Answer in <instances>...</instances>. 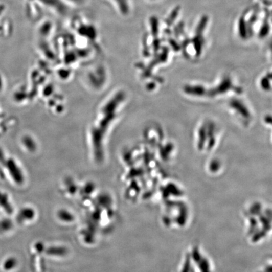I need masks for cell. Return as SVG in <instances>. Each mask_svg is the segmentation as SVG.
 I'll list each match as a JSON object with an SVG mask.
<instances>
[{
  "mask_svg": "<svg viewBox=\"0 0 272 272\" xmlns=\"http://www.w3.org/2000/svg\"><path fill=\"white\" fill-rule=\"evenodd\" d=\"M12 223L9 220L4 219L0 221V231L1 232H7L12 228Z\"/></svg>",
  "mask_w": 272,
  "mask_h": 272,
  "instance_id": "5",
  "label": "cell"
},
{
  "mask_svg": "<svg viewBox=\"0 0 272 272\" xmlns=\"http://www.w3.org/2000/svg\"><path fill=\"white\" fill-rule=\"evenodd\" d=\"M18 261L14 257H9L3 263L2 267L7 271H12L17 267Z\"/></svg>",
  "mask_w": 272,
  "mask_h": 272,
  "instance_id": "3",
  "label": "cell"
},
{
  "mask_svg": "<svg viewBox=\"0 0 272 272\" xmlns=\"http://www.w3.org/2000/svg\"><path fill=\"white\" fill-rule=\"evenodd\" d=\"M0 208H2L7 214L12 215L13 213V206L10 202L9 195L1 190H0Z\"/></svg>",
  "mask_w": 272,
  "mask_h": 272,
  "instance_id": "2",
  "label": "cell"
},
{
  "mask_svg": "<svg viewBox=\"0 0 272 272\" xmlns=\"http://www.w3.org/2000/svg\"><path fill=\"white\" fill-rule=\"evenodd\" d=\"M35 213L33 209L25 207L18 212L17 221L19 224H24L26 222L31 221L35 218Z\"/></svg>",
  "mask_w": 272,
  "mask_h": 272,
  "instance_id": "1",
  "label": "cell"
},
{
  "mask_svg": "<svg viewBox=\"0 0 272 272\" xmlns=\"http://www.w3.org/2000/svg\"><path fill=\"white\" fill-rule=\"evenodd\" d=\"M117 5L121 13L123 15H127L130 11L129 3L128 0H113Z\"/></svg>",
  "mask_w": 272,
  "mask_h": 272,
  "instance_id": "4",
  "label": "cell"
},
{
  "mask_svg": "<svg viewBox=\"0 0 272 272\" xmlns=\"http://www.w3.org/2000/svg\"><path fill=\"white\" fill-rule=\"evenodd\" d=\"M70 1L74 3V4H82L85 0H70Z\"/></svg>",
  "mask_w": 272,
  "mask_h": 272,
  "instance_id": "6",
  "label": "cell"
}]
</instances>
